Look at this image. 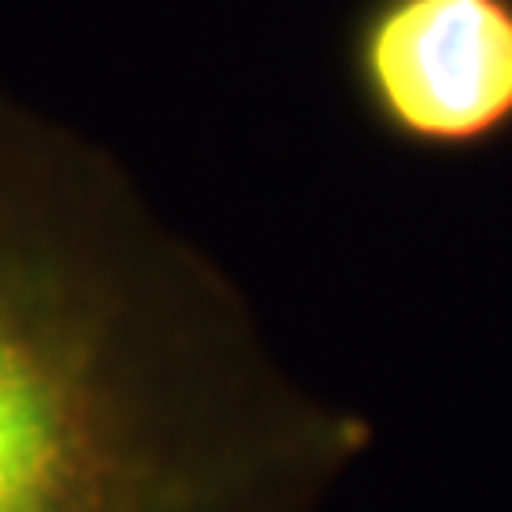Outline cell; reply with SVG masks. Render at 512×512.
Instances as JSON below:
<instances>
[{
    "label": "cell",
    "mask_w": 512,
    "mask_h": 512,
    "mask_svg": "<svg viewBox=\"0 0 512 512\" xmlns=\"http://www.w3.org/2000/svg\"><path fill=\"white\" fill-rule=\"evenodd\" d=\"M368 444L114 152L0 88V512H315Z\"/></svg>",
    "instance_id": "cell-1"
},
{
    "label": "cell",
    "mask_w": 512,
    "mask_h": 512,
    "mask_svg": "<svg viewBox=\"0 0 512 512\" xmlns=\"http://www.w3.org/2000/svg\"><path fill=\"white\" fill-rule=\"evenodd\" d=\"M349 76L399 145H494L512 133V0H376L349 42Z\"/></svg>",
    "instance_id": "cell-2"
}]
</instances>
